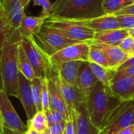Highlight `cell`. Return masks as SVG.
Instances as JSON below:
<instances>
[{
    "instance_id": "1",
    "label": "cell",
    "mask_w": 134,
    "mask_h": 134,
    "mask_svg": "<svg viewBox=\"0 0 134 134\" xmlns=\"http://www.w3.org/2000/svg\"><path fill=\"white\" fill-rule=\"evenodd\" d=\"M103 0H55L46 20L63 21L86 20L106 15Z\"/></svg>"
},
{
    "instance_id": "2",
    "label": "cell",
    "mask_w": 134,
    "mask_h": 134,
    "mask_svg": "<svg viewBox=\"0 0 134 134\" xmlns=\"http://www.w3.org/2000/svg\"><path fill=\"white\" fill-rule=\"evenodd\" d=\"M20 37L14 34L5 43L0 53V67L3 90L7 95L17 97L18 95V46Z\"/></svg>"
},
{
    "instance_id": "3",
    "label": "cell",
    "mask_w": 134,
    "mask_h": 134,
    "mask_svg": "<svg viewBox=\"0 0 134 134\" xmlns=\"http://www.w3.org/2000/svg\"><path fill=\"white\" fill-rule=\"evenodd\" d=\"M115 97L111 95L109 87L98 82L85 98V104L91 123L100 131L111 109L117 104H112Z\"/></svg>"
},
{
    "instance_id": "4",
    "label": "cell",
    "mask_w": 134,
    "mask_h": 134,
    "mask_svg": "<svg viewBox=\"0 0 134 134\" xmlns=\"http://www.w3.org/2000/svg\"><path fill=\"white\" fill-rule=\"evenodd\" d=\"M134 124V100H119L111 109L100 134H116Z\"/></svg>"
},
{
    "instance_id": "5",
    "label": "cell",
    "mask_w": 134,
    "mask_h": 134,
    "mask_svg": "<svg viewBox=\"0 0 134 134\" xmlns=\"http://www.w3.org/2000/svg\"><path fill=\"white\" fill-rule=\"evenodd\" d=\"M31 38L37 47L49 57L70 45L81 42L70 40L44 26Z\"/></svg>"
},
{
    "instance_id": "6",
    "label": "cell",
    "mask_w": 134,
    "mask_h": 134,
    "mask_svg": "<svg viewBox=\"0 0 134 134\" xmlns=\"http://www.w3.org/2000/svg\"><path fill=\"white\" fill-rule=\"evenodd\" d=\"M43 26L75 42H90L95 33L94 31L86 27L57 20H46Z\"/></svg>"
},
{
    "instance_id": "7",
    "label": "cell",
    "mask_w": 134,
    "mask_h": 134,
    "mask_svg": "<svg viewBox=\"0 0 134 134\" xmlns=\"http://www.w3.org/2000/svg\"><path fill=\"white\" fill-rule=\"evenodd\" d=\"M46 78L53 80L57 86L66 104L69 116H71L72 109L85 101L83 94L78 87L74 86L64 81L60 76L57 70L51 65L50 61L46 70Z\"/></svg>"
},
{
    "instance_id": "8",
    "label": "cell",
    "mask_w": 134,
    "mask_h": 134,
    "mask_svg": "<svg viewBox=\"0 0 134 134\" xmlns=\"http://www.w3.org/2000/svg\"><path fill=\"white\" fill-rule=\"evenodd\" d=\"M20 43L35 71V77L46 78V70L49 64V57L44 54L34 43L31 38H22Z\"/></svg>"
},
{
    "instance_id": "9",
    "label": "cell",
    "mask_w": 134,
    "mask_h": 134,
    "mask_svg": "<svg viewBox=\"0 0 134 134\" xmlns=\"http://www.w3.org/2000/svg\"><path fill=\"white\" fill-rule=\"evenodd\" d=\"M0 13L9 36L16 33L24 16V8L20 0H3L0 5Z\"/></svg>"
},
{
    "instance_id": "10",
    "label": "cell",
    "mask_w": 134,
    "mask_h": 134,
    "mask_svg": "<svg viewBox=\"0 0 134 134\" xmlns=\"http://www.w3.org/2000/svg\"><path fill=\"white\" fill-rule=\"evenodd\" d=\"M0 116L4 127L25 134L27 127L16 112L4 90H0Z\"/></svg>"
},
{
    "instance_id": "11",
    "label": "cell",
    "mask_w": 134,
    "mask_h": 134,
    "mask_svg": "<svg viewBox=\"0 0 134 134\" xmlns=\"http://www.w3.org/2000/svg\"><path fill=\"white\" fill-rule=\"evenodd\" d=\"M89 52L90 44L88 42H77L57 52L49 57V61L53 65L70 61H88Z\"/></svg>"
},
{
    "instance_id": "12",
    "label": "cell",
    "mask_w": 134,
    "mask_h": 134,
    "mask_svg": "<svg viewBox=\"0 0 134 134\" xmlns=\"http://www.w3.org/2000/svg\"><path fill=\"white\" fill-rule=\"evenodd\" d=\"M17 98L20 100L27 118V121L31 120L34 115L37 113L36 108L33 100L32 92H31V81L28 80L25 76H24L20 72L18 75V95Z\"/></svg>"
},
{
    "instance_id": "13",
    "label": "cell",
    "mask_w": 134,
    "mask_h": 134,
    "mask_svg": "<svg viewBox=\"0 0 134 134\" xmlns=\"http://www.w3.org/2000/svg\"><path fill=\"white\" fill-rule=\"evenodd\" d=\"M71 115L76 134H100V131L90 120L85 101L72 109Z\"/></svg>"
},
{
    "instance_id": "14",
    "label": "cell",
    "mask_w": 134,
    "mask_h": 134,
    "mask_svg": "<svg viewBox=\"0 0 134 134\" xmlns=\"http://www.w3.org/2000/svg\"><path fill=\"white\" fill-rule=\"evenodd\" d=\"M69 22V21H68ZM71 23L86 27L94 31L119 29L121 28L115 16L111 15H104L96 18L86 20H78V21H70Z\"/></svg>"
},
{
    "instance_id": "15",
    "label": "cell",
    "mask_w": 134,
    "mask_h": 134,
    "mask_svg": "<svg viewBox=\"0 0 134 134\" xmlns=\"http://www.w3.org/2000/svg\"><path fill=\"white\" fill-rule=\"evenodd\" d=\"M109 89L111 95L119 100H133L134 77L124 78L112 82Z\"/></svg>"
},
{
    "instance_id": "16",
    "label": "cell",
    "mask_w": 134,
    "mask_h": 134,
    "mask_svg": "<svg viewBox=\"0 0 134 134\" xmlns=\"http://www.w3.org/2000/svg\"><path fill=\"white\" fill-rule=\"evenodd\" d=\"M129 35V31L123 28L95 31L93 38L88 42L118 46L120 42Z\"/></svg>"
},
{
    "instance_id": "17",
    "label": "cell",
    "mask_w": 134,
    "mask_h": 134,
    "mask_svg": "<svg viewBox=\"0 0 134 134\" xmlns=\"http://www.w3.org/2000/svg\"><path fill=\"white\" fill-rule=\"evenodd\" d=\"M46 18L42 16H27L24 14L16 31L20 38H30L42 27Z\"/></svg>"
},
{
    "instance_id": "18",
    "label": "cell",
    "mask_w": 134,
    "mask_h": 134,
    "mask_svg": "<svg viewBox=\"0 0 134 134\" xmlns=\"http://www.w3.org/2000/svg\"><path fill=\"white\" fill-rule=\"evenodd\" d=\"M98 82V80L93 75L89 61H82L79 68L78 76V88L86 98L91 90Z\"/></svg>"
},
{
    "instance_id": "19",
    "label": "cell",
    "mask_w": 134,
    "mask_h": 134,
    "mask_svg": "<svg viewBox=\"0 0 134 134\" xmlns=\"http://www.w3.org/2000/svg\"><path fill=\"white\" fill-rule=\"evenodd\" d=\"M47 79L48 90H49V109L61 113L65 117L66 120H68L70 116L68 111V108L57 86L53 80L49 79Z\"/></svg>"
},
{
    "instance_id": "20",
    "label": "cell",
    "mask_w": 134,
    "mask_h": 134,
    "mask_svg": "<svg viewBox=\"0 0 134 134\" xmlns=\"http://www.w3.org/2000/svg\"><path fill=\"white\" fill-rule=\"evenodd\" d=\"M92 44L96 45L97 47H99L100 49L104 51L108 59L109 67L111 69L117 71L119 67L130 58L129 53H126L124 51H122L119 46H108V45L99 44V43H92Z\"/></svg>"
},
{
    "instance_id": "21",
    "label": "cell",
    "mask_w": 134,
    "mask_h": 134,
    "mask_svg": "<svg viewBox=\"0 0 134 134\" xmlns=\"http://www.w3.org/2000/svg\"><path fill=\"white\" fill-rule=\"evenodd\" d=\"M82 62V61L80 60L70 61L57 65H53L51 63L50 64L64 81L74 86L78 87V76Z\"/></svg>"
},
{
    "instance_id": "22",
    "label": "cell",
    "mask_w": 134,
    "mask_h": 134,
    "mask_svg": "<svg viewBox=\"0 0 134 134\" xmlns=\"http://www.w3.org/2000/svg\"><path fill=\"white\" fill-rule=\"evenodd\" d=\"M89 64L98 82H100V83H102L104 86L107 87H110L111 84V81L116 72V70L105 68L92 62H89Z\"/></svg>"
},
{
    "instance_id": "23",
    "label": "cell",
    "mask_w": 134,
    "mask_h": 134,
    "mask_svg": "<svg viewBox=\"0 0 134 134\" xmlns=\"http://www.w3.org/2000/svg\"><path fill=\"white\" fill-rule=\"evenodd\" d=\"M18 67H19V71L24 76H25V78H27L28 80L31 81L35 78V71L20 43H19V46H18Z\"/></svg>"
},
{
    "instance_id": "24",
    "label": "cell",
    "mask_w": 134,
    "mask_h": 134,
    "mask_svg": "<svg viewBox=\"0 0 134 134\" xmlns=\"http://www.w3.org/2000/svg\"><path fill=\"white\" fill-rule=\"evenodd\" d=\"M133 3L132 0H103L102 7L106 15H113Z\"/></svg>"
},
{
    "instance_id": "25",
    "label": "cell",
    "mask_w": 134,
    "mask_h": 134,
    "mask_svg": "<svg viewBox=\"0 0 134 134\" xmlns=\"http://www.w3.org/2000/svg\"><path fill=\"white\" fill-rule=\"evenodd\" d=\"M89 44H90V52H89L88 61L110 68L108 59L104 51L94 44H92V43H89Z\"/></svg>"
},
{
    "instance_id": "26",
    "label": "cell",
    "mask_w": 134,
    "mask_h": 134,
    "mask_svg": "<svg viewBox=\"0 0 134 134\" xmlns=\"http://www.w3.org/2000/svg\"><path fill=\"white\" fill-rule=\"evenodd\" d=\"M27 127H31L38 133H44L48 130L46 117L44 111H38L34 117L27 121Z\"/></svg>"
},
{
    "instance_id": "27",
    "label": "cell",
    "mask_w": 134,
    "mask_h": 134,
    "mask_svg": "<svg viewBox=\"0 0 134 134\" xmlns=\"http://www.w3.org/2000/svg\"><path fill=\"white\" fill-rule=\"evenodd\" d=\"M42 79L35 77L31 80V92L36 111H43L42 107Z\"/></svg>"
},
{
    "instance_id": "28",
    "label": "cell",
    "mask_w": 134,
    "mask_h": 134,
    "mask_svg": "<svg viewBox=\"0 0 134 134\" xmlns=\"http://www.w3.org/2000/svg\"><path fill=\"white\" fill-rule=\"evenodd\" d=\"M42 111L45 113L49 111V90H48V83H47L46 78L42 79Z\"/></svg>"
},
{
    "instance_id": "29",
    "label": "cell",
    "mask_w": 134,
    "mask_h": 134,
    "mask_svg": "<svg viewBox=\"0 0 134 134\" xmlns=\"http://www.w3.org/2000/svg\"><path fill=\"white\" fill-rule=\"evenodd\" d=\"M115 16L121 28L130 30L134 27V15H118Z\"/></svg>"
},
{
    "instance_id": "30",
    "label": "cell",
    "mask_w": 134,
    "mask_h": 134,
    "mask_svg": "<svg viewBox=\"0 0 134 134\" xmlns=\"http://www.w3.org/2000/svg\"><path fill=\"white\" fill-rule=\"evenodd\" d=\"M45 114H46V122H47L48 127L55 124V123H58L60 122L66 120L65 117L61 113H60L57 111H53V110L49 109V111Z\"/></svg>"
},
{
    "instance_id": "31",
    "label": "cell",
    "mask_w": 134,
    "mask_h": 134,
    "mask_svg": "<svg viewBox=\"0 0 134 134\" xmlns=\"http://www.w3.org/2000/svg\"><path fill=\"white\" fill-rule=\"evenodd\" d=\"M34 5H40L42 7V15L46 20L49 16L53 7V3L49 0H33Z\"/></svg>"
},
{
    "instance_id": "32",
    "label": "cell",
    "mask_w": 134,
    "mask_h": 134,
    "mask_svg": "<svg viewBox=\"0 0 134 134\" xmlns=\"http://www.w3.org/2000/svg\"><path fill=\"white\" fill-rule=\"evenodd\" d=\"M130 77H134V65L126 67V68L120 69V70H117L111 82H115L116 80L121 79L130 78Z\"/></svg>"
},
{
    "instance_id": "33",
    "label": "cell",
    "mask_w": 134,
    "mask_h": 134,
    "mask_svg": "<svg viewBox=\"0 0 134 134\" xmlns=\"http://www.w3.org/2000/svg\"><path fill=\"white\" fill-rule=\"evenodd\" d=\"M9 37H10L9 34L8 30L5 25V23L3 21V19H2L1 13H0V53H1V51L5 43L7 42V40Z\"/></svg>"
},
{
    "instance_id": "34",
    "label": "cell",
    "mask_w": 134,
    "mask_h": 134,
    "mask_svg": "<svg viewBox=\"0 0 134 134\" xmlns=\"http://www.w3.org/2000/svg\"><path fill=\"white\" fill-rule=\"evenodd\" d=\"M67 121L64 120L58 123H55L48 127V130L50 134H64L66 129Z\"/></svg>"
},
{
    "instance_id": "35",
    "label": "cell",
    "mask_w": 134,
    "mask_h": 134,
    "mask_svg": "<svg viewBox=\"0 0 134 134\" xmlns=\"http://www.w3.org/2000/svg\"><path fill=\"white\" fill-rule=\"evenodd\" d=\"M134 38L133 37H131L130 35L127 36L126 38H125L121 42L120 44L118 46L122 51H124L126 53H130L131 49H132V46H133V43Z\"/></svg>"
},
{
    "instance_id": "36",
    "label": "cell",
    "mask_w": 134,
    "mask_h": 134,
    "mask_svg": "<svg viewBox=\"0 0 134 134\" xmlns=\"http://www.w3.org/2000/svg\"><path fill=\"white\" fill-rule=\"evenodd\" d=\"M65 134H76L75 133V124H74V121L72 119V115H71L68 119V120H67V123H66V129H65Z\"/></svg>"
},
{
    "instance_id": "37",
    "label": "cell",
    "mask_w": 134,
    "mask_h": 134,
    "mask_svg": "<svg viewBox=\"0 0 134 134\" xmlns=\"http://www.w3.org/2000/svg\"><path fill=\"white\" fill-rule=\"evenodd\" d=\"M118 15H134V3L116 12L111 16H118Z\"/></svg>"
},
{
    "instance_id": "38",
    "label": "cell",
    "mask_w": 134,
    "mask_h": 134,
    "mask_svg": "<svg viewBox=\"0 0 134 134\" xmlns=\"http://www.w3.org/2000/svg\"><path fill=\"white\" fill-rule=\"evenodd\" d=\"M131 65H134V56L130 57L127 60H126L122 64H121L119 68L117 70H120V69H122V68H125L126 67H129V66H131Z\"/></svg>"
},
{
    "instance_id": "39",
    "label": "cell",
    "mask_w": 134,
    "mask_h": 134,
    "mask_svg": "<svg viewBox=\"0 0 134 134\" xmlns=\"http://www.w3.org/2000/svg\"><path fill=\"white\" fill-rule=\"evenodd\" d=\"M133 130L134 124L128 126V127H126V128H125V129H123V130H120L119 133H117L116 134H131L133 133Z\"/></svg>"
},
{
    "instance_id": "40",
    "label": "cell",
    "mask_w": 134,
    "mask_h": 134,
    "mask_svg": "<svg viewBox=\"0 0 134 134\" xmlns=\"http://www.w3.org/2000/svg\"><path fill=\"white\" fill-rule=\"evenodd\" d=\"M3 130H4V134H23L18 133V132H16V131H13V130H11L9 129H7L4 126H3Z\"/></svg>"
},
{
    "instance_id": "41",
    "label": "cell",
    "mask_w": 134,
    "mask_h": 134,
    "mask_svg": "<svg viewBox=\"0 0 134 134\" xmlns=\"http://www.w3.org/2000/svg\"><path fill=\"white\" fill-rule=\"evenodd\" d=\"M25 134H40V133H38V132H36L35 130H34L32 128H31V127H27V131H26Z\"/></svg>"
},
{
    "instance_id": "42",
    "label": "cell",
    "mask_w": 134,
    "mask_h": 134,
    "mask_svg": "<svg viewBox=\"0 0 134 134\" xmlns=\"http://www.w3.org/2000/svg\"><path fill=\"white\" fill-rule=\"evenodd\" d=\"M30 1H31V0H20V2H21L22 6L25 9V8L27 6V5L29 4Z\"/></svg>"
},
{
    "instance_id": "43",
    "label": "cell",
    "mask_w": 134,
    "mask_h": 134,
    "mask_svg": "<svg viewBox=\"0 0 134 134\" xmlns=\"http://www.w3.org/2000/svg\"><path fill=\"white\" fill-rule=\"evenodd\" d=\"M0 90H3V83H2V78L1 67H0Z\"/></svg>"
},
{
    "instance_id": "44",
    "label": "cell",
    "mask_w": 134,
    "mask_h": 134,
    "mask_svg": "<svg viewBox=\"0 0 134 134\" xmlns=\"http://www.w3.org/2000/svg\"><path fill=\"white\" fill-rule=\"evenodd\" d=\"M0 134H4V130H3V124H2V121L0 116Z\"/></svg>"
},
{
    "instance_id": "45",
    "label": "cell",
    "mask_w": 134,
    "mask_h": 134,
    "mask_svg": "<svg viewBox=\"0 0 134 134\" xmlns=\"http://www.w3.org/2000/svg\"><path fill=\"white\" fill-rule=\"evenodd\" d=\"M128 31H129V35L134 38V27L133 28H132V29L128 30Z\"/></svg>"
},
{
    "instance_id": "46",
    "label": "cell",
    "mask_w": 134,
    "mask_h": 134,
    "mask_svg": "<svg viewBox=\"0 0 134 134\" xmlns=\"http://www.w3.org/2000/svg\"><path fill=\"white\" fill-rule=\"evenodd\" d=\"M132 56H134V40L133 43V46H132V49H131V52L130 53V57H132Z\"/></svg>"
},
{
    "instance_id": "47",
    "label": "cell",
    "mask_w": 134,
    "mask_h": 134,
    "mask_svg": "<svg viewBox=\"0 0 134 134\" xmlns=\"http://www.w3.org/2000/svg\"><path fill=\"white\" fill-rule=\"evenodd\" d=\"M44 134H50V133H49V130H47L44 133Z\"/></svg>"
},
{
    "instance_id": "48",
    "label": "cell",
    "mask_w": 134,
    "mask_h": 134,
    "mask_svg": "<svg viewBox=\"0 0 134 134\" xmlns=\"http://www.w3.org/2000/svg\"><path fill=\"white\" fill-rule=\"evenodd\" d=\"M2 2H3V0H0V5H1V4L2 3Z\"/></svg>"
},
{
    "instance_id": "49",
    "label": "cell",
    "mask_w": 134,
    "mask_h": 134,
    "mask_svg": "<svg viewBox=\"0 0 134 134\" xmlns=\"http://www.w3.org/2000/svg\"><path fill=\"white\" fill-rule=\"evenodd\" d=\"M131 134H134V130H133V133H132Z\"/></svg>"
},
{
    "instance_id": "50",
    "label": "cell",
    "mask_w": 134,
    "mask_h": 134,
    "mask_svg": "<svg viewBox=\"0 0 134 134\" xmlns=\"http://www.w3.org/2000/svg\"><path fill=\"white\" fill-rule=\"evenodd\" d=\"M132 1H133V2H134V0H132Z\"/></svg>"
},
{
    "instance_id": "51",
    "label": "cell",
    "mask_w": 134,
    "mask_h": 134,
    "mask_svg": "<svg viewBox=\"0 0 134 134\" xmlns=\"http://www.w3.org/2000/svg\"><path fill=\"white\" fill-rule=\"evenodd\" d=\"M40 134H44V133H40Z\"/></svg>"
},
{
    "instance_id": "52",
    "label": "cell",
    "mask_w": 134,
    "mask_h": 134,
    "mask_svg": "<svg viewBox=\"0 0 134 134\" xmlns=\"http://www.w3.org/2000/svg\"><path fill=\"white\" fill-rule=\"evenodd\" d=\"M64 134H65V133H64Z\"/></svg>"
}]
</instances>
